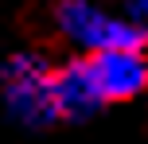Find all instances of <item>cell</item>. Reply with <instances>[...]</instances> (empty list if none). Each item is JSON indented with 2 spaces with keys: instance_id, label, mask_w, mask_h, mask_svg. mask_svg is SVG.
Returning a JSON list of instances; mask_svg holds the SVG:
<instances>
[{
  "instance_id": "cell-1",
  "label": "cell",
  "mask_w": 148,
  "mask_h": 144,
  "mask_svg": "<svg viewBox=\"0 0 148 144\" xmlns=\"http://www.w3.org/2000/svg\"><path fill=\"white\" fill-rule=\"evenodd\" d=\"M55 35L74 55H101L121 47H148V23L129 12H113L105 0H59Z\"/></svg>"
},
{
  "instance_id": "cell-5",
  "label": "cell",
  "mask_w": 148,
  "mask_h": 144,
  "mask_svg": "<svg viewBox=\"0 0 148 144\" xmlns=\"http://www.w3.org/2000/svg\"><path fill=\"white\" fill-rule=\"evenodd\" d=\"M125 12L136 16L140 23H148V0H125Z\"/></svg>"
},
{
  "instance_id": "cell-6",
  "label": "cell",
  "mask_w": 148,
  "mask_h": 144,
  "mask_svg": "<svg viewBox=\"0 0 148 144\" xmlns=\"http://www.w3.org/2000/svg\"><path fill=\"white\" fill-rule=\"evenodd\" d=\"M105 4H109V0H105Z\"/></svg>"
},
{
  "instance_id": "cell-2",
  "label": "cell",
  "mask_w": 148,
  "mask_h": 144,
  "mask_svg": "<svg viewBox=\"0 0 148 144\" xmlns=\"http://www.w3.org/2000/svg\"><path fill=\"white\" fill-rule=\"evenodd\" d=\"M0 101H4V113L27 132H43L59 125L55 62L43 51H12L0 62Z\"/></svg>"
},
{
  "instance_id": "cell-3",
  "label": "cell",
  "mask_w": 148,
  "mask_h": 144,
  "mask_svg": "<svg viewBox=\"0 0 148 144\" xmlns=\"http://www.w3.org/2000/svg\"><path fill=\"white\" fill-rule=\"evenodd\" d=\"M86 59L105 105H125L148 93V47H121V51H101Z\"/></svg>"
},
{
  "instance_id": "cell-4",
  "label": "cell",
  "mask_w": 148,
  "mask_h": 144,
  "mask_svg": "<svg viewBox=\"0 0 148 144\" xmlns=\"http://www.w3.org/2000/svg\"><path fill=\"white\" fill-rule=\"evenodd\" d=\"M101 109H109V105L97 90V78L90 70L86 55L55 62V113H59V121L82 125V121H94Z\"/></svg>"
}]
</instances>
